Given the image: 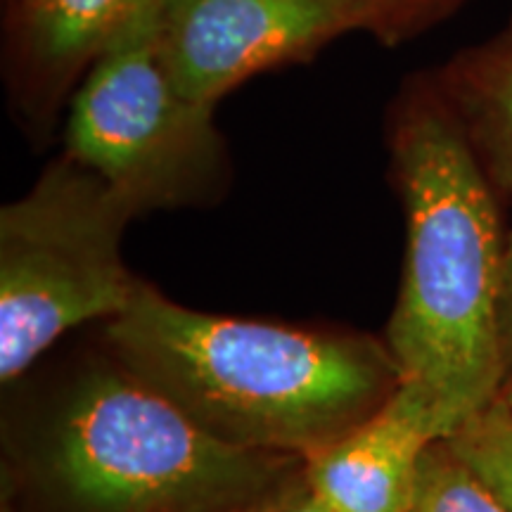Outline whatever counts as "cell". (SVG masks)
<instances>
[{"label":"cell","instance_id":"6da1fadb","mask_svg":"<svg viewBox=\"0 0 512 512\" xmlns=\"http://www.w3.org/2000/svg\"><path fill=\"white\" fill-rule=\"evenodd\" d=\"M392 159L408 252L387 347L448 439L508 380L496 185L434 79H415L396 102Z\"/></svg>","mask_w":512,"mask_h":512},{"label":"cell","instance_id":"7a4b0ae2","mask_svg":"<svg viewBox=\"0 0 512 512\" xmlns=\"http://www.w3.org/2000/svg\"><path fill=\"white\" fill-rule=\"evenodd\" d=\"M107 337L128 373L216 437L280 456L316 458L401 382L370 339L209 316L143 283Z\"/></svg>","mask_w":512,"mask_h":512},{"label":"cell","instance_id":"3957f363","mask_svg":"<svg viewBox=\"0 0 512 512\" xmlns=\"http://www.w3.org/2000/svg\"><path fill=\"white\" fill-rule=\"evenodd\" d=\"M280 453L230 444L133 373L81 382L55 432L53 467L93 512H207L278 479Z\"/></svg>","mask_w":512,"mask_h":512},{"label":"cell","instance_id":"277c9868","mask_svg":"<svg viewBox=\"0 0 512 512\" xmlns=\"http://www.w3.org/2000/svg\"><path fill=\"white\" fill-rule=\"evenodd\" d=\"M140 214L131 197L64 155L0 211V377L10 382L57 337L117 318L138 280L121 235Z\"/></svg>","mask_w":512,"mask_h":512},{"label":"cell","instance_id":"5b68a950","mask_svg":"<svg viewBox=\"0 0 512 512\" xmlns=\"http://www.w3.org/2000/svg\"><path fill=\"white\" fill-rule=\"evenodd\" d=\"M164 0L88 69L74 95L67 155L140 211L200 202L226 176L214 107L181 95L159 55Z\"/></svg>","mask_w":512,"mask_h":512},{"label":"cell","instance_id":"8992f818","mask_svg":"<svg viewBox=\"0 0 512 512\" xmlns=\"http://www.w3.org/2000/svg\"><path fill=\"white\" fill-rule=\"evenodd\" d=\"M375 27L370 0H164L157 43L181 95L216 107L252 76Z\"/></svg>","mask_w":512,"mask_h":512},{"label":"cell","instance_id":"52a82bcc","mask_svg":"<svg viewBox=\"0 0 512 512\" xmlns=\"http://www.w3.org/2000/svg\"><path fill=\"white\" fill-rule=\"evenodd\" d=\"M439 439L430 406L399 382L368 420L311 458V494L332 512H413L422 460Z\"/></svg>","mask_w":512,"mask_h":512},{"label":"cell","instance_id":"ba28073f","mask_svg":"<svg viewBox=\"0 0 512 512\" xmlns=\"http://www.w3.org/2000/svg\"><path fill=\"white\" fill-rule=\"evenodd\" d=\"M159 0H12L5 62L31 114L53 112L69 88Z\"/></svg>","mask_w":512,"mask_h":512},{"label":"cell","instance_id":"9c48e42d","mask_svg":"<svg viewBox=\"0 0 512 512\" xmlns=\"http://www.w3.org/2000/svg\"><path fill=\"white\" fill-rule=\"evenodd\" d=\"M432 79L491 183L512 192V17L498 34L451 57Z\"/></svg>","mask_w":512,"mask_h":512},{"label":"cell","instance_id":"30bf717a","mask_svg":"<svg viewBox=\"0 0 512 512\" xmlns=\"http://www.w3.org/2000/svg\"><path fill=\"white\" fill-rule=\"evenodd\" d=\"M446 444L460 463L470 467L479 482L512 510V411L508 403L498 396L448 437Z\"/></svg>","mask_w":512,"mask_h":512},{"label":"cell","instance_id":"8fae6325","mask_svg":"<svg viewBox=\"0 0 512 512\" xmlns=\"http://www.w3.org/2000/svg\"><path fill=\"white\" fill-rule=\"evenodd\" d=\"M415 512H512L460 463L446 439L427 448Z\"/></svg>","mask_w":512,"mask_h":512},{"label":"cell","instance_id":"7c38bea8","mask_svg":"<svg viewBox=\"0 0 512 512\" xmlns=\"http://www.w3.org/2000/svg\"><path fill=\"white\" fill-rule=\"evenodd\" d=\"M465 0H370L375 8V38L384 46L411 41L460 8Z\"/></svg>","mask_w":512,"mask_h":512},{"label":"cell","instance_id":"4fadbf2b","mask_svg":"<svg viewBox=\"0 0 512 512\" xmlns=\"http://www.w3.org/2000/svg\"><path fill=\"white\" fill-rule=\"evenodd\" d=\"M501 339L508 375L512 373V228L505 235L503 287H501Z\"/></svg>","mask_w":512,"mask_h":512},{"label":"cell","instance_id":"5bb4252c","mask_svg":"<svg viewBox=\"0 0 512 512\" xmlns=\"http://www.w3.org/2000/svg\"><path fill=\"white\" fill-rule=\"evenodd\" d=\"M283 512H332L328 505H325L323 501H320L318 496H306L304 501H299V503H294L292 508H287V510H283Z\"/></svg>","mask_w":512,"mask_h":512},{"label":"cell","instance_id":"9a60e30c","mask_svg":"<svg viewBox=\"0 0 512 512\" xmlns=\"http://www.w3.org/2000/svg\"><path fill=\"white\" fill-rule=\"evenodd\" d=\"M501 399L508 403V408L512 411V373L508 375V380H505L503 389H501Z\"/></svg>","mask_w":512,"mask_h":512},{"label":"cell","instance_id":"2e32d148","mask_svg":"<svg viewBox=\"0 0 512 512\" xmlns=\"http://www.w3.org/2000/svg\"><path fill=\"white\" fill-rule=\"evenodd\" d=\"M413 512H415V510H413Z\"/></svg>","mask_w":512,"mask_h":512}]
</instances>
